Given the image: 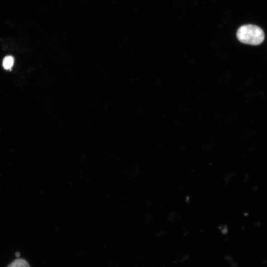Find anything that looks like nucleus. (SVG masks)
I'll return each instance as SVG.
<instances>
[{
	"mask_svg": "<svg viewBox=\"0 0 267 267\" xmlns=\"http://www.w3.org/2000/svg\"><path fill=\"white\" fill-rule=\"evenodd\" d=\"M237 37L242 43L257 45L263 43L265 39V34L260 27L247 24L239 28L237 32Z\"/></svg>",
	"mask_w": 267,
	"mask_h": 267,
	"instance_id": "obj_1",
	"label": "nucleus"
},
{
	"mask_svg": "<svg viewBox=\"0 0 267 267\" xmlns=\"http://www.w3.org/2000/svg\"><path fill=\"white\" fill-rule=\"evenodd\" d=\"M7 267H30L27 262L23 259H17Z\"/></svg>",
	"mask_w": 267,
	"mask_h": 267,
	"instance_id": "obj_2",
	"label": "nucleus"
},
{
	"mask_svg": "<svg viewBox=\"0 0 267 267\" xmlns=\"http://www.w3.org/2000/svg\"><path fill=\"white\" fill-rule=\"evenodd\" d=\"M14 59L13 56L9 55L5 56L2 61V65L5 70H10L14 64Z\"/></svg>",
	"mask_w": 267,
	"mask_h": 267,
	"instance_id": "obj_3",
	"label": "nucleus"
},
{
	"mask_svg": "<svg viewBox=\"0 0 267 267\" xmlns=\"http://www.w3.org/2000/svg\"><path fill=\"white\" fill-rule=\"evenodd\" d=\"M15 255L16 257H19L20 256V253L19 252H16Z\"/></svg>",
	"mask_w": 267,
	"mask_h": 267,
	"instance_id": "obj_4",
	"label": "nucleus"
}]
</instances>
